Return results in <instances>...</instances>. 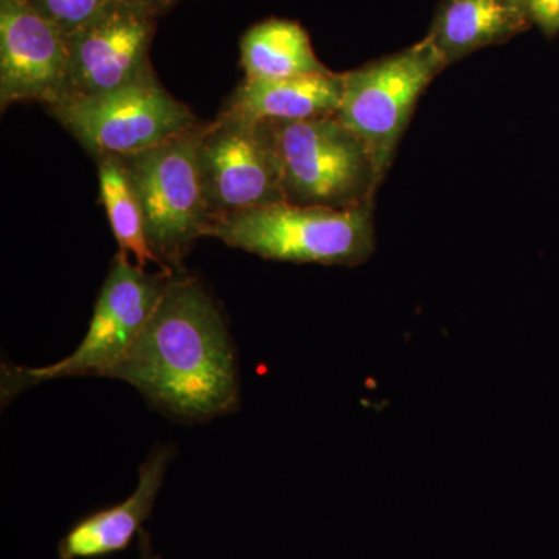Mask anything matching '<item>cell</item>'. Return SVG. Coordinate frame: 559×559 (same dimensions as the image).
<instances>
[{
    "instance_id": "cell-5",
    "label": "cell",
    "mask_w": 559,
    "mask_h": 559,
    "mask_svg": "<svg viewBox=\"0 0 559 559\" xmlns=\"http://www.w3.org/2000/svg\"><path fill=\"white\" fill-rule=\"evenodd\" d=\"M201 127L120 157L138 193L151 249L173 272L183 271L187 253L212 226L198 164Z\"/></svg>"
},
{
    "instance_id": "cell-1",
    "label": "cell",
    "mask_w": 559,
    "mask_h": 559,
    "mask_svg": "<svg viewBox=\"0 0 559 559\" xmlns=\"http://www.w3.org/2000/svg\"><path fill=\"white\" fill-rule=\"evenodd\" d=\"M109 378L128 382L151 406L183 423H207L240 403L237 355L223 312L183 271L173 274L145 329Z\"/></svg>"
},
{
    "instance_id": "cell-10",
    "label": "cell",
    "mask_w": 559,
    "mask_h": 559,
    "mask_svg": "<svg viewBox=\"0 0 559 559\" xmlns=\"http://www.w3.org/2000/svg\"><path fill=\"white\" fill-rule=\"evenodd\" d=\"M69 38L28 0H0V103L46 108L68 90Z\"/></svg>"
},
{
    "instance_id": "cell-8",
    "label": "cell",
    "mask_w": 559,
    "mask_h": 559,
    "mask_svg": "<svg viewBox=\"0 0 559 559\" xmlns=\"http://www.w3.org/2000/svg\"><path fill=\"white\" fill-rule=\"evenodd\" d=\"M198 164L212 221L285 202L264 121L221 110L215 121L202 123Z\"/></svg>"
},
{
    "instance_id": "cell-3",
    "label": "cell",
    "mask_w": 559,
    "mask_h": 559,
    "mask_svg": "<svg viewBox=\"0 0 559 559\" xmlns=\"http://www.w3.org/2000/svg\"><path fill=\"white\" fill-rule=\"evenodd\" d=\"M209 237L261 259L325 266H358L377 249L373 207L277 202L213 219Z\"/></svg>"
},
{
    "instance_id": "cell-4",
    "label": "cell",
    "mask_w": 559,
    "mask_h": 559,
    "mask_svg": "<svg viewBox=\"0 0 559 559\" xmlns=\"http://www.w3.org/2000/svg\"><path fill=\"white\" fill-rule=\"evenodd\" d=\"M173 274L146 272L119 252L79 347L68 358L46 367L3 366L2 400H13L22 390L61 378H109L145 329Z\"/></svg>"
},
{
    "instance_id": "cell-18",
    "label": "cell",
    "mask_w": 559,
    "mask_h": 559,
    "mask_svg": "<svg viewBox=\"0 0 559 559\" xmlns=\"http://www.w3.org/2000/svg\"><path fill=\"white\" fill-rule=\"evenodd\" d=\"M127 2L134 3V5L148 11L153 16L157 17L159 14L165 13V11L170 10L179 0H127Z\"/></svg>"
},
{
    "instance_id": "cell-17",
    "label": "cell",
    "mask_w": 559,
    "mask_h": 559,
    "mask_svg": "<svg viewBox=\"0 0 559 559\" xmlns=\"http://www.w3.org/2000/svg\"><path fill=\"white\" fill-rule=\"evenodd\" d=\"M533 27L544 35H559V0H524Z\"/></svg>"
},
{
    "instance_id": "cell-6",
    "label": "cell",
    "mask_w": 559,
    "mask_h": 559,
    "mask_svg": "<svg viewBox=\"0 0 559 559\" xmlns=\"http://www.w3.org/2000/svg\"><path fill=\"white\" fill-rule=\"evenodd\" d=\"M92 156H131L200 127L153 68L119 90L70 97L47 108Z\"/></svg>"
},
{
    "instance_id": "cell-2",
    "label": "cell",
    "mask_w": 559,
    "mask_h": 559,
    "mask_svg": "<svg viewBox=\"0 0 559 559\" xmlns=\"http://www.w3.org/2000/svg\"><path fill=\"white\" fill-rule=\"evenodd\" d=\"M264 124L285 202L336 210L373 207L384 179L369 146L337 116Z\"/></svg>"
},
{
    "instance_id": "cell-12",
    "label": "cell",
    "mask_w": 559,
    "mask_h": 559,
    "mask_svg": "<svg viewBox=\"0 0 559 559\" xmlns=\"http://www.w3.org/2000/svg\"><path fill=\"white\" fill-rule=\"evenodd\" d=\"M532 27L524 0H443L426 36L451 66Z\"/></svg>"
},
{
    "instance_id": "cell-15",
    "label": "cell",
    "mask_w": 559,
    "mask_h": 559,
    "mask_svg": "<svg viewBox=\"0 0 559 559\" xmlns=\"http://www.w3.org/2000/svg\"><path fill=\"white\" fill-rule=\"evenodd\" d=\"M95 160L103 204L108 213L114 237L119 242L120 252L134 260L139 266L146 267L154 263L160 271H168L151 249L138 193L123 160L119 156H103Z\"/></svg>"
},
{
    "instance_id": "cell-13",
    "label": "cell",
    "mask_w": 559,
    "mask_h": 559,
    "mask_svg": "<svg viewBox=\"0 0 559 559\" xmlns=\"http://www.w3.org/2000/svg\"><path fill=\"white\" fill-rule=\"evenodd\" d=\"M342 73L322 72L283 80H245L230 95L224 112L252 121L307 120L336 116Z\"/></svg>"
},
{
    "instance_id": "cell-7",
    "label": "cell",
    "mask_w": 559,
    "mask_h": 559,
    "mask_svg": "<svg viewBox=\"0 0 559 559\" xmlns=\"http://www.w3.org/2000/svg\"><path fill=\"white\" fill-rule=\"evenodd\" d=\"M447 68L432 40L425 36L407 49L342 73L344 90L337 119L369 146L382 179L419 98Z\"/></svg>"
},
{
    "instance_id": "cell-19",
    "label": "cell",
    "mask_w": 559,
    "mask_h": 559,
    "mask_svg": "<svg viewBox=\"0 0 559 559\" xmlns=\"http://www.w3.org/2000/svg\"><path fill=\"white\" fill-rule=\"evenodd\" d=\"M140 559H160L151 547L148 533L140 532Z\"/></svg>"
},
{
    "instance_id": "cell-16",
    "label": "cell",
    "mask_w": 559,
    "mask_h": 559,
    "mask_svg": "<svg viewBox=\"0 0 559 559\" xmlns=\"http://www.w3.org/2000/svg\"><path fill=\"white\" fill-rule=\"evenodd\" d=\"M33 9L53 22L66 36H72L87 24L110 0H28Z\"/></svg>"
},
{
    "instance_id": "cell-9",
    "label": "cell",
    "mask_w": 559,
    "mask_h": 559,
    "mask_svg": "<svg viewBox=\"0 0 559 559\" xmlns=\"http://www.w3.org/2000/svg\"><path fill=\"white\" fill-rule=\"evenodd\" d=\"M156 16L127 0H110L84 27L69 36L66 98L119 90L150 64Z\"/></svg>"
},
{
    "instance_id": "cell-11",
    "label": "cell",
    "mask_w": 559,
    "mask_h": 559,
    "mask_svg": "<svg viewBox=\"0 0 559 559\" xmlns=\"http://www.w3.org/2000/svg\"><path fill=\"white\" fill-rule=\"evenodd\" d=\"M170 460V448L151 452L140 466L138 488L130 498L76 522L60 540L58 558H98L127 549L154 509Z\"/></svg>"
},
{
    "instance_id": "cell-14",
    "label": "cell",
    "mask_w": 559,
    "mask_h": 559,
    "mask_svg": "<svg viewBox=\"0 0 559 559\" xmlns=\"http://www.w3.org/2000/svg\"><path fill=\"white\" fill-rule=\"evenodd\" d=\"M241 68L248 81L283 80L329 72L299 22L267 20L241 39Z\"/></svg>"
}]
</instances>
